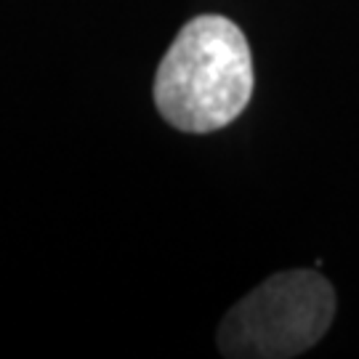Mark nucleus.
Listing matches in <instances>:
<instances>
[{
    "mask_svg": "<svg viewBox=\"0 0 359 359\" xmlns=\"http://www.w3.org/2000/svg\"><path fill=\"white\" fill-rule=\"evenodd\" d=\"M253 53L226 16L203 13L187 22L154 75V104L184 133H213L243 115L253 96Z\"/></svg>",
    "mask_w": 359,
    "mask_h": 359,
    "instance_id": "1",
    "label": "nucleus"
},
{
    "mask_svg": "<svg viewBox=\"0 0 359 359\" xmlns=\"http://www.w3.org/2000/svg\"><path fill=\"white\" fill-rule=\"evenodd\" d=\"M333 314V285L322 274L280 271L231 306L218 330V348L231 359L295 357L327 333Z\"/></svg>",
    "mask_w": 359,
    "mask_h": 359,
    "instance_id": "2",
    "label": "nucleus"
}]
</instances>
